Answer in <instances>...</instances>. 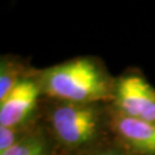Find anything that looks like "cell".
Here are the masks:
<instances>
[{"label":"cell","instance_id":"obj_1","mask_svg":"<svg viewBox=\"0 0 155 155\" xmlns=\"http://www.w3.org/2000/svg\"><path fill=\"white\" fill-rule=\"evenodd\" d=\"M43 89L69 104H87L104 99L108 84L102 71L89 59H76L52 67L43 74Z\"/></svg>","mask_w":155,"mask_h":155},{"label":"cell","instance_id":"obj_2","mask_svg":"<svg viewBox=\"0 0 155 155\" xmlns=\"http://www.w3.org/2000/svg\"><path fill=\"white\" fill-rule=\"evenodd\" d=\"M52 123L61 141L69 146H79L95 136L99 116L94 108L85 104H67L54 110Z\"/></svg>","mask_w":155,"mask_h":155},{"label":"cell","instance_id":"obj_3","mask_svg":"<svg viewBox=\"0 0 155 155\" xmlns=\"http://www.w3.org/2000/svg\"><path fill=\"white\" fill-rule=\"evenodd\" d=\"M115 97L122 115L155 122V90L144 78L136 75L121 78Z\"/></svg>","mask_w":155,"mask_h":155},{"label":"cell","instance_id":"obj_4","mask_svg":"<svg viewBox=\"0 0 155 155\" xmlns=\"http://www.w3.org/2000/svg\"><path fill=\"white\" fill-rule=\"evenodd\" d=\"M39 89L31 81H21L0 102V125L15 127L33 110Z\"/></svg>","mask_w":155,"mask_h":155},{"label":"cell","instance_id":"obj_5","mask_svg":"<svg viewBox=\"0 0 155 155\" xmlns=\"http://www.w3.org/2000/svg\"><path fill=\"white\" fill-rule=\"evenodd\" d=\"M116 129L120 136L133 148L143 153L155 154V122L121 115L116 120Z\"/></svg>","mask_w":155,"mask_h":155},{"label":"cell","instance_id":"obj_6","mask_svg":"<svg viewBox=\"0 0 155 155\" xmlns=\"http://www.w3.org/2000/svg\"><path fill=\"white\" fill-rule=\"evenodd\" d=\"M0 155H43V145L36 139H27L18 141Z\"/></svg>","mask_w":155,"mask_h":155},{"label":"cell","instance_id":"obj_7","mask_svg":"<svg viewBox=\"0 0 155 155\" xmlns=\"http://www.w3.org/2000/svg\"><path fill=\"white\" fill-rule=\"evenodd\" d=\"M18 83L16 81V76L14 72H12L8 68L1 67V75H0V102L5 99L15 85Z\"/></svg>","mask_w":155,"mask_h":155},{"label":"cell","instance_id":"obj_8","mask_svg":"<svg viewBox=\"0 0 155 155\" xmlns=\"http://www.w3.org/2000/svg\"><path fill=\"white\" fill-rule=\"evenodd\" d=\"M17 130L13 127L0 125V154L17 144Z\"/></svg>","mask_w":155,"mask_h":155},{"label":"cell","instance_id":"obj_9","mask_svg":"<svg viewBox=\"0 0 155 155\" xmlns=\"http://www.w3.org/2000/svg\"><path fill=\"white\" fill-rule=\"evenodd\" d=\"M95 155H121L116 153V152H102V153H99V154H95Z\"/></svg>","mask_w":155,"mask_h":155}]
</instances>
